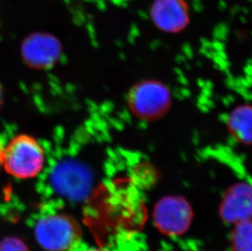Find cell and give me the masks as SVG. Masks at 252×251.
Returning <instances> with one entry per match:
<instances>
[{"label":"cell","instance_id":"obj_1","mask_svg":"<svg viewBox=\"0 0 252 251\" xmlns=\"http://www.w3.org/2000/svg\"><path fill=\"white\" fill-rule=\"evenodd\" d=\"M44 164L45 151L31 135H17L2 148L1 168L12 177L20 180L36 177Z\"/></svg>","mask_w":252,"mask_h":251},{"label":"cell","instance_id":"obj_2","mask_svg":"<svg viewBox=\"0 0 252 251\" xmlns=\"http://www.w3.org/2000/svg\"><path fill=\"white\" fill-rule=\"evenodd\" d=\"M129 109L143 121H155L168 112L171 105V92L158 80H143L131 87L127 94Z\"/></svg>","mask_w":252,"mask_h":251},{"label":"cell","instance_id":"obj_3","mask_svg":"<svg viewBox=\"0 0 252 251\" xmlns=\"http://www.w3.org/2000/svg\"><path fill=\"white\" fill-rule=\"evenodd\" d=\"M36 239L47 251H70L81 242L82 230L74 218L56 214L44 216L37 222Z\"/></svg>","mask_w":252,"mask_h":251},{"label":"cell","instance_id":"obj_4","mask_svg":"<svg viewBox=\"0 0 252 251\" xmlns=\"http://www.w3.org/2000/svg\"><path fill=\"white\" fill-rule=\"evenodd\" d=\"M193 216V210L188 201L177 196L160 199L154 211L155 225L167 236L183 234L190 226Z\"/></svg>","mask_w":252,"mask_h":251},{"label":"cell","instance_id":"obj_5","mask_svg":"<svg viewBox=\"0 0 252 251\" xmlns=\"http://www.w3.org/2000/svg\"><path fill=\"white\" fill-rule=\"evenodd\" d=\"M150 17L158 30L168 33H180L190 22L186 0H155L150 8Z\"/></svg>","mask_w":252,"mask_h":251},{"label":"cell","instance_id":"obj_6","mask_svg":"<svg viewBox=\"0 0 252 251\" xmlns=\"http://www.w3.org/2000/svg\"><path fill=\"white\" fill-rule=\"evenodd\" d=\"M220 215L225 223L233 225L252 220V185L238 182L228 188L220 202Z\"/></svg>","mask_w":252,"mask_h":251},{"label":"cell","instance_id":"obj_7","mask_svg":"<svg viewBox=\"0 0 252 251\" xmlns=\"http://www.w3.org/2000/svg\"><path fill=\"white\" fill-rule=\"evenodd\" d=\"M228 132L242 145H252V106L239 105L231 111L227 119Z\"/></svg>","mask_w":252,"mask_h":251},{"label":"cell","instance_id":"obj_8","mask_svg":"<svg viewBox=\"0 0 252 251\" xmlns=\"http://www.w3.org/2000/svg\"><path fill=\"white\" fill-rule=\"evenodd\" d=\"M231 246L233 251H252V220L234 225Z\"/></svg>","mask_w":252,"mask_h":251},{"label":"cell","instance_id":"obj_9","mask_svg":"<svg viewBox=\"0 0 252 251\" xmlns=\"http://www.w3.org/2000/svg\"><path fill=\"white\" fill-rule=\"evenodd\" d=\"M0 251H29V249L18 238L7 237L0 242Z\"/></svg>","mask_w":252,"mask_h":251},{"label":"cell","instance_id":"obj_10","mask_svg":"<svg viewBox=\"0 0 252 251\" xmlns=\"http://www.w3.org/2000/svg\"><path fill=\"white\" fill-rule=\"evenodd\" d=\"M84 251H105L104 250L97 249V248H89V249L86 250Z\"/></svg>","mask_w":252,"mask_h":251},{"label":"cell","instance_id":"obj_11","mask_svg":"<svg viewBox=\"0 0 252 251\" xmlns=\"http://www.w3.org/2000/svg\"><path fill=\"white\" fill-rule=\"evenodd\" d=\"M2 142H1V140H0V168H1V154H2Z\"/></svg>","mask_w":252,"mask_h":251}]
</instances>
